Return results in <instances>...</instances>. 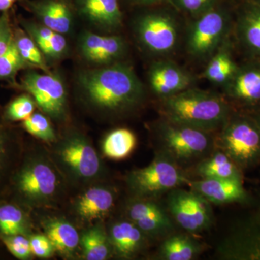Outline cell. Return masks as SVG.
<instances>
[{"label": "cell", "mask_w": 260, "mask_h": 260, "mask_svg": "<svg viewBox=\"0 0 260 260\" xmlns=\"http://www.w3.org/2000/svg\"><path fill=\"white\" fill-rule=\"evenodd\" d=\"M78 83L87 104L102 112H126L144 97L143 84L133 68L123 63L84 70L78 75Z\"/></svg>", "instance_id": "obj_1"}, {"label": "cell", "mask_w": 260, "mask_h": 260, "mask_svg": "<svg viewBox=\"0 0 260 260\" xmlns=\"http://www.w3.org/2000/svg\"><path fill=\"white\" fill-rule=\"evenodd\" d=\"M61 188L60 174L54 162L44 154L23 148L15 169L8 198L25 208L51 204Z\"/></svg>", "instance_id": "obj_2"}, {"label": "cell", "mask_w": 260, "mask_h": 260, "mask_svg": "<svg viewBox=\"0 0 260 260\" xmlns=\"http://www.w3.org/2000/svg\"><path fill=\"white\" fill-rule=\"evenodd\" d=\"M165 120L207 132L221 129L230 118V108L219 95L188 88L164 99Z\"/></svg>", "instance_id": "obj_3"}, {"label": "cell", "mask_w": 260, "mask_h": 260, "mask_svg": "<svg viewBox=\"0 0 260 260\" xmlns=\"http://www.w3.org/2000/svg\"><path fill=\"white\" fill-rule=\"evenodd\" d=\"M53 158L59 170L74 182L93 181L102 172L96 150L88 138L78 132L68 133L58 142Z\"/></svg>", "instance_id": "obj_4"}, {"label": "cell", "mask_w": 260, "mask_h": 260, "mask_svg": "<svg viewBox=\"0 0 260 260\" xmlns=\"http://www.w3.org/2000/svg\"><path fill=\"white\" fill-rule=\"evenodd\" d=\"M177 160L166 151L158 154L148 167L133 171L126 184L136 198H155L189 184Z\"/></svg>", "instance_id": "obj_5"}, {"label": "cell", "mask_w": 260, "mask_h": 260, "mask_svg": "<svg viewBox=\"0 0 260 260\" xmlns=\"http://www.w3.org/2000/svg\"><path fill=\"white\" fill-rule=\"evenodd\" d=\"M217 144L239 168H249L260 160V129L247 118H229Z\"/></svg>", "instance_id": "obj_6"}, {"label": "cell", "mask_w": 260, "mask_h": 260, "mask_svg": "<svg viewBox=\"0 0 260 260\" xmlns=\"http://www.w3.org/2000/svg\"><path fill=\"white\" fill-rule=\"evenodd\" d=\"M230 21L227 10L215 4L197 16L188 31L189 54L197 59H210L227 39Z\"/></svg>", "instance_id": "obj_7"}, {"label": "cell", "mask_w": 260, "mask_h": 260, "mask_svg": "<svg viewBox=\"0 0 260 260\" xmlns=\"http://www.w3.org/2000/svg\"><path fill=\"white\" fill-rule=\"evenodd\" d=\"M15 88L30 94L37 107L49 117L62 120L66 116V88L58 73L42 74L32 69L26 70Z\"/></svg>", "instance_id": "obj_8"}, {"label": "cell", "mask_w": 260, "mask_h": 260, "mask_svg": "<svg viewBox=\"0 0 260 260\" xmlns=\"http://www.w3.org/2000/svg\"><path fill=\"white\" fill-rule=\"evenodd\" d=\"M167 205L173 220L190 234L203 232L213 222L210 203L196 191L176 188L169 191Z\"/></svg>", "instance_id": "obj_9"}, {"label": "cell", "mask_w": 260, "mask_h": 260, "mask_svg": "<svg viewBox=\"0 0 260 260\" xmlns=\"http://www.w3.org/2000/svg\"><path fill=\"white\" fill-rule=\"evenodd\" d=\"M135 32L142 46L155 55H168L177 47L179 25L174 17L165 12L142 15L135 23Z\"/></svg>", "instance_id": "obj_10"}, {"label": "cell", "mask_w": 260, "mask_h": 260, "mask_svg": "<svg viewBox=\"0 0 260 260\" xmlns=\"http://www.w3.org/2000/svg\"><path fill=\"white\" fill-rule=\"evenodd\" d=\"M160 136L165 151L177 160L198 158L208 153L213 145L210 132L191 126L162 121Z\"/></svg>", "instance_id": "obj_11"}, {"label": "cell", "mask_w": 260, "mask_h": 260, "mask_svg": "<svg viewBox=\"0 0 260 260\" xmlns=\"http://www.w3.org/2000/svg\"><path fill=\"white\" fill-rule=\"evenodd\" d=\"M128 219L148 237H165L174 232L169 213L153 198H137L128 206Z\"/></svg>", "instance_id": "obj_12"}, {"label": "cell", "mask_w": 260, "mask_h": 260, "mask_svg": "<svg viewBox=\"0 0 260 260\" xmlns=\"http://www.w3.org/2000/svg\"><path fill=\"white\" fill-rule=\"evenodd\" d=\"M23 148L15 126L4 120L0 111V200L8 197L12 176L18 167Z\"/></svg>", "instance_id": "obj_13"}, {"label": "cell", "mask_w": 260, "mask_h": 260, "mask_svg": "<svg viewBox=\"0 0 260 260\" xmlns=\"http://www.w3.org/2000/svg\"><path fill=\"white\" fill-rule=\"evenodd\" d=\"M79 51L84 59L92 64H114L125 54L126 43L117 36H101L85 31L79 40Z\"/></svg>", "instance_id": "obj_14"}, {"label": "cell", "mask_w": 260, "mask_h": 260, "mask_svg": "<svg viewBox=\"0 0 260 260\" xmlns=\"http://www.w3.org/2000/svg\"><path fill=\"white\" fill-rule=\"evenodd\" d=\"M149 83L154 93L162 99L191 88L192 77L173 61L153 63L148 73Z\"/></svg>", "instance_id": "obj_15"}, {"label": "cell", "mask_w": 260, "mask_h": 260, "mask_svg": "<svg viewBox=\"0 0 260 260\" xmlns=\"http://www.w3.org/2000/svg\"><path fill=\"white\" fill-rule=\"evenodd\" d=\"M188 185L213 204L243 203L248 198L242 180L239 179H201L190 181Z\"/></svg>", "instance_id": "obj_16"}, {"label": "cell", "mask_w": 260, "mask_h": 260, "mask_svg": "<svg viewBox=\"0 0 260 260\" xmlns=\"http://www.w3.org/2000/svg\"><path fill=\"white\" fill-rule=\"evenodd\" d=\"M43 25L61 34H68L73 25V15L69 6L62 0H21Z\"/></svg>", "instance_id": "obj_17"}, {"label": "cell", "mask_w": 260, "mask_h": 260, "mask_svg": "<svg viewBox=\"0 0 260 260\" xmlns=\"http://www.w3.org/2000/svg\"><path fill=\"white\" fill-rule=\"evenodd\" d=\"M224 86L228 96L236 102L246 104L260 102V64L238 68Z\"/></svg>", "instance_id": "obj_18"}, {"label": "cell", "mask_w": 260, "mask_h": 260, "mask_svg": "<svg viewBox=\"0 0 260 260\" xmlns=\"http://www.w3.org/2000/svg\"><path fill=\"white\" fill-rule=\"evenodd\" d=\"M108 235L113 252L123 259H131L143 250L148 238L129 220L113 224Z\"/></svg>", "instance_id": "obj_19"}, {"label": "cell", "mask_w": 260, "mask_h": 260, "mask_svg": "<svg viewBox=\"0 0 260 260\" xmlns=\"http://www.w3.org/2000/svg\"><path fill=\"white\" fill-rule=\"evenodd\" d=\"M80 14L106 30H113L122 25V13L118 0H77Z\"/></svg>", "instance_id": "obj_20"}, {"label": "cell", "mask_w": 260, "mask_h": 260, "mask_svg": "<svg viewBox=\"0 0 260 260\" xmlns=\"http://www.w3.org/2000/svg\"><path fill=\"white\" fill-rule=\"evenodd\" d=\"M114 193L104 186H93L84 191L75 203V212L81 220L92 222L104 218L114 206Z\"/></svg>", "instance_id": "obj_21"}, {"label": "cell", "mask_w": 260, "mask_h": 260, "mask_svg": "<svg viewBox=\"0 0 260 260\" xmlns=\"http://www.w3.org/2000/svg\"><path fill=\"white\" fill-rule=\"evenodd\" d=\"M19 23L31 37L44 56L56 59L63 57L68 51V43L63 34L54 31L44 25L19 19Z\"/></svg>", "instance_id": "obj_22"}, {"label": "cell", "mask_w": 260, "mask_h": 260, "mask_svg": "<svg viewBox=\"0 0 260 260\" xmlns=\"http://www.w3.org/2000/svg\"><path fill=\"white\" fill-rule=\"evenodd\" d=\"M237 32L246 50L260 59V3H246L238 18Z\"/></svg>", "instance_id": "obj_23"}, {"label": "cell", "mask_w": 260, "mask_h": 260, "mask_svg": "<svg viewBox=\"0 0 260 260\" xmlns=\"http://www.w3.org/2000/svg\"><path fill=\"white\" fill-rule=\"evenodd\" d=\"M44 229L55 251L68 257L73 256L80 244V237L73 224L64 219H50L44 223Z\"/></svg>", "instance_id": "obj_24"}, {"label": "cell", "mask_w": 260, "mask_h": 260, "mask_svg": "<svg viewBox=\"0 0 260 260\" xmlns=\"http://www.w3.org/2000/svg\"><path fill=\"white\" fill-rule=\"evenodd\" d=\"M32 234L31 222L26 208L9 198L0 200V234Z\"/></svg>", "instance_id": "obj_25"}, {"label": "cell", "mask_w": 260, "mask_h": 260, "mask_svg": "<svg viewBox=\"0 0 260 260\" xmlns=\"http://www.w3.org/2000/svg\"><path fill=\"white\" fill-rule=\"evenodd\" d=\"M196 172L202 179L242 180L240 168L221 150L202 160L197 167Z\"/></svg>", "instance_id": "obj_26"}, {"label": "cell", "mask_w": 260, "mask_h": 260, "mask_svg": "<svg viewBox=\"0 0 260 260\" xmlns=\"http://www.w3.org/2000/svg\"><path fill=\"white\" fill-rule=\"evenodd\" d=\"M238 69L233 59L228 38L210 58L204 76L212 83L225 85Z\"/></svg>", "instance_id": "obj_27"}, {"label": "cell", "mask_w": 260, "mask_h": 260, "mask_svg": "<svg viewBox=\"0 0 260 260\" xmlns=\"http://www.w3.org/2000/svg\"><path fill=\"white\" fill-rule=\"evenodd\" d=\"M203 251V244L189 236L170 235L162 242L159 256L165 260H191Z\"/></svg>", "instance_id": "obj_28"}, {"label": "cell", "mask_w": 260, "mask_h": 260, "mask_svg": "<svg viewBox=\"0 0 260 260\" xmlns=\"http://www.w3.org/2000/svg\"><path fill=\"white\" fill-rule=\"evenodd\" d=\"M80 244L87 260H105L113 253L109 235L100 225L85 231L80 237Z\"/></svg>", "instance_id": "obj_29"}, {"label": "cell", "mask_w": 260, "mask_h": 260, "mask_svg": "<svg viewBox=\"0 0 260 260\" xmlns=\"http://www.w3.org/2000/svg\"><path fill=\"white\" fill-rule=\"evenodd\" d=\"M136 143V137L131 130L125 128L114 129L104 138L103 153L108 158L121 160L133 151Z\"/></svg>", "instance_id": "obj_30"}, {"label": "cell", "mask_w": 260, "mask_h": 260, "mask_svg": "<svg viewBox=\"0 0 260 260\" xmlns=\"http://www.w3.org/2000/svg\"><path fill=\"white\" fill-rule=\"evenodd\" d=\"M13 39L20 55L27 62L35 69L50 73L42 51L23 28L13 25Z\"/></svg>", "instance_id": "obj_31"}, {"label": "cell", "mask_w": 260, "mask_h": 260, "mask_svg": "<svg viewBox=\"0 0 260 260\" xmlns=\"http://www.w3.org/2000/svg\"><path fill=\"white\" fill-rule=\"evenodd\" d=\"M28 69L35 68L20 55L13 39L8 50L0 56V81H7L15 88L18 83L15 80L17 74Z\"/></svg>", "instance_id": "obj_32"}, {"label": "cell", "mask_w": 260, "mask_h": 260, "mask_svg": "<svg viewBox=\"0 0 260 260\" xmlns=\"http://www.w3.org/2000/svg\"><path fill=\"white\" fill-rule=\"evenodd\" d=\"M34 98L30 94H20L10 101L2 110V116L7 122L23 121L31 116L37 107Z\"/></svg>", "instance_id": "obj_33"}, {"label": "cell", "mask_w": 260, "mask_h": 260, "mask_svg": "<svg viewBox=\"0 0 260 260\" xmlns=\"http://www.w3.org/2000/svg\"><path fill=\"white\" fill-rule=\"evenodd\" d=\"M21 126L29 134L46 142H55V132L47 116L41 113H34L22 121Z\"/></svg>", "instance_id": "obj_34"}, {"label": "cell", "mask_w": 260, "mask_h": 260, "mask_svg": "<svg viewBox=\"0 0 260 260\" xmlns=\"http://www.w3.org/2000/svg\"><path fill=\"white\" fill-rule=\"evenodd\" d=\"M0 242L17 259L28 260L32 257L29 237L23 234H0Z\"/></svg>", "instance_id": "obj_35"}, {"label": "cell", "mask_w": 260, "mask_h": 260, "mask_svg": "<svg viewBox=\"0 0 260 260\" xmlns=\"http://www.w3.org/2000/svg\"><path fill=\"white\" fill-rule=\"evenodd\" d=\"M32 255L40 258L50 257L54 251V246L47 236L31 234L29 236Z\"/></svg>", "instance_id": "obj_36"}, {"label": "cell", "mask_w": 260, "mask_h": 260, "mask_svg": "<svg viewBox=\"0 0 260 260\" xmlns=\"http://www.w3.org/2000/svg\"><path fill=\"white\" fill-rule=\"evenodd\" d=\"M215 0H171L173 5L184 13L198 16L215 5Z\"/></svg>", "instance_id": "obj_37"}, {"label": "cell", "mask_w": 260, "mask_h": 260, "mask_svg": "<svg viewBox=\"0 0 260 260\" xmlns=\"http://www.w3.org/2000/svg\"><path fill=\"white\" fill-rule=\"evenodd\" d=\"M13 37V24L10 12H3L0 15V56L9 48Z\"/></svg>", "instance_id": "obj_38"}, {"label": "cell", "mask_w": 260, "mask_h": 260, "mask_svg": "<svg viewBox=\"0 0 260 260\" xmlns=\"http://www.w3.org/2000/svg\"><path fill=\"white\" fill-rule=\"evenodd\" d=\"M20 1L21 0H0V11L2 13L9 11L15 3Z\"/></svg>", "instance_id": "obj_39"}, {"label": "cell", "mask_w": 260, "mask_h": 260, "mask_svg": "<svg viewBox=\"0 0 260 260\" xmlns=\"http://www.w3.org/2000/svg\"><path fill=\"white\" fill-rule=\"evenodd\" d=\"M132 1L139 5H152L160 3L164 0H132Z\"/></svg>", "instance_id": "obj_40"}, {"label": "cell", "mask_w": 260, "mask_h": 260, "mask_svg": "<svg viewBox=\"0 0 260 260\" xmlns=\"http://www.w3.org/2000/svg\"><path fill=\"white\" fill-rule=\"evenodd\" d=\"M246 3H260V0H245Z\"/></svg>", "instance_id": "obj_41"}, {"label": "cell", "mask_w": 260, "mask_h": 260, "mask_svg": "<svg viewBox=\"0 0 260 260\" xmlns=\"http://www.w3.org/2000/svg\"><path fill=\"white\" fill-rule=\"evenodd\" d=\"M256 123L260 129V115L258 116L257 119H256Z\"/></svg>", "instance_id": "obj_42"}]
</instances>
